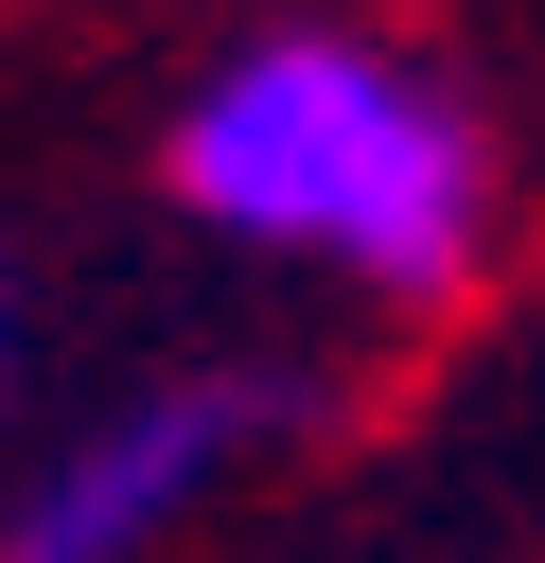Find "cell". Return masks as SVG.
Listing matches in <instances>:
<instances>
[{
	"instance_id": "cell-1",
	"label": "cell",
	"mask_w": 545,
	"mask_h": 563,
	"mask_svg": "<svg viewBox=\"0 0 545 563\" xmlns=\"http://www.w3.org/2000/svg\"><path fill=\"white\" fill-rule=\"evenodd\" d=\"M158 194L229 246H281V264H334L369 282L387 317L457 299L492 264V141L440 70L369 53V35H246L176 141H158Z\"/></svg>"
},
{
	"instance_id": "cell-2",
	"label": "cell",
	"mask_w": 545,
	"mask_h": 563,
	"mask_svg": "<svg viewBox=\"0 0 545 563\" xmlns=\"http://www.w3.org/2000/svg\"><path fill=\"white\" fill-rule=\"evenodd\" d=\"M281 422H316L299 369H158V387L88 405L35 475H0V563H158Z\"/></svg>"
},
{
	"instance_id": "cell-3",
	"label": "cell",
	"mask_w": 545,
	"mask_h": 563,
	"mask_svg": "<svg viewBox=\"0 0 545 563\" xmlns=\"http://www.w3.org/2000/svg\"><path fill=\"white\" fill-rule=\"evenodd\" d=\"M18 352H35V264H18V229H0V405H18Z\"/></svg>"
}]
</instances>
